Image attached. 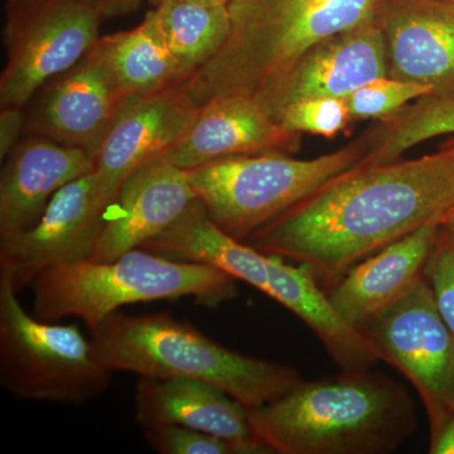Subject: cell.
I'll list each match as a JSON object with an SVG mask.
<instances>
[{
	"label": "cell",
	"mask_w": 454,
	"mask_h": 454,
	"mask_svg": "<svg viewBox=\"0 0 454 454\" xmlns=\"http://www.w3.org/2000/svg\"><path fill=\"white\" fill-rule=\"evenodd\" d=\"M387 77L454 98V7L442 0H384L378 17Z\"/></svg>",
	"instance_id": "17"
},
{
	"label": "cell",
	"mask_w": 454,
	"mask_h": 454,
	"mask_svg": "<svg viewBox=\"0 0 454 454\" xmlns=\"http://www.w3.org/2000/svg\"><path fill=\"white\" fill-rule=\"evenodd\" d=\"M452 5H453V7H454V4H452Z\"/></svg>",
	"instance_id": "35"
},
{
	"label": "cell",
	"mask_w": 454,
	"mask_h": 454,
	"mask_svg": "<svg viewBox=\"0 0 454 454\" xmlns=\"http://www.w3.org/2000/svg\"><path fill=\"white\" fill-rule=\"evenodd\" d=\"M151 2L157 4V3L162 2V0H151ZM184 2L202 3V4L229 5V3L231 2V0H184Z\"/></svg>",
	"instance_id": "32"
},
{
	"label": "cell",
	"mask_w": 454,
	"mask_h": 454,
	"mask_svg": "<svg viewBox=\"0 0 454 454\" xmlns=\"http://www.w3.org/2000/svg\"><path fill=\"white\" fill-rule=\"evenodd\" d=\"M430 95L432 90L427 86L387 76L365 83L343 98L352 121H384L402 112L418 98Z\"/></svg>",
	"instance_id": "24"
},
{
	"label": "cell",
	"mask_w": 454,
	"mask_h": 454,
	"mask_svg": "<svg viewBox=\"0 0 454 454\" xmlns=\"http://www.w3.org/2000/svg\"><path fill=\"white\" fill-rule=\"evenodd\" d=\"M429 452L432 454H454V414L441 430L430 438Z\"/></svg>",
	"instance_id": "29"
},
{
	"label": "cell",
	"mask_w": 454,
	"mask_h": 454,
	"mask_svg": "<svg viewBox=\"0 0 454 454\" xmlns=\"http://www.w3.org/2000/svg\"><path fill=\"white\" fill-rule=\"evenodd\" d=\"M186 82L130 95L95 155V172L115 201L122 182L176 145L200 112Z\"/></svg>",
	"instance_id": "14"
},
{
	"label": "cell",
	"mask_w": 454,
	"mask_h": 454,
	"mask_svg": "<svg viewBox=\"0 0 454 454\" xmlns=\"http://www.w3.org/2000/svg\"><path fill=\"white\" fill-rule=\"evenodd\" d=\"M128 97L95 43L29 101L25 136L43 137L95 157Z\"/></svg>",
	"instance_id": "12"
},
{
	"label": "cell",
	"mask_w": 454,
	"mask_h": 454,
	"mask_svg": "<svg viewBox=\"0 0 454 454\" xmlns=\"http://www.w3.org/2000/svg\"><path fill=\"white\" fill-rule=\"evenodd\" d=\"M249 409L259 441L278 454H387L417 430L408 391L393 379L351 370Z\"/></svg>",
	"instance_id": "2"
},
{
	"label": "cell",
	"mask_w": 454,
	"mask_h": 454,
	"mask_svg": "<svg viewBox=\"0 0 454 454\" xmlns=\"http://www.w3.org/2000/svg\"><path fill=\"white\" fill-rule=\"evenodd\" d=\"M113 373L74 325L29 315L0 273V384L16 399L83 405L103 395Z\"/></svg>",
	"instance_id": "8"
},
{
	"label": "cell",
	"mask_w": 454,
	"mask_h": 454,
	"mask_svg": "<svg viewBox=\"0 0 454 454\" xmlns=\"http://www.w3.org/2000/svg\"><path fill=\"white\" fill-rule=\"evenodd\" d=\"M442 219L433 220L348 269L325 292L346 325L366 334L424 278L441 235Z\"/></svg>",
	"instance_id": "15"
},
{
	"label": "cell",
	"mask_w": 454,
	"mask_h": 454,
	"mask_svg": "<svg viewBox=\"0 0 454 454\" xmlns=\"http://www.w3.org/2000/svg\"><path fill=\"white\" fill-rule=\"evenodd\" d=\"M103 12L92 0H7L0 107H26L97 43Z\"/></svg>",
	"instance_id": "9"
},
{
	"label": "cell",
	"mask_w": 454,
	"mask_h": 454,
	"mask_svg": "<svg viewBox=\"0 0 454 454\" xmlns=\"http://www.w3.org/2000/svg\"><path fill=\"white\" fill-rule=\"evenodd\" d=\"M442 2L450 3V4H454V0H442Z\"/></svg>",
	"instance_id": "33"
},
{
	"label": "cell",
	"mask_w": 454,
	"mask_h": 454,
	"mask_svg": "<svg viewBox=\"0 0 454 454\" xmlns=\"http://www.w3.org/2000/svg\"><path fill=\"white\" fill-rule=\"evenodd\" d=\"M89 333L95 356L112 372L210 382L247 408L273 402L303 380L294 367L232 351L168 312L116 310Z\"/></svg>",
	"instance_id": "3"
},
{
	"label": "cell",
	"mask_w": 454,
	"mask_h": 454,
	"mask_svg": "<svg viewBox=\"0 0 454 454\" xmlns=\"http://www.w3.org/2000/svg\"><path fill=\"white\" fill-rule=\"evenodd\" d=\"M142 247L166 258L211 265L264 293L309 325L345 372L369 370L380 361L365 334L352 330L337 315L309 268L293 267L280 256L227 235L200 199Z\"/></svg>",
	"instance_id": "5"
},
{
	"label": "cell",
	"mask_w": 454,
	"mask_h": 454,
	"mask_svg": "<svg viewBox=\"0 0 454 454\" xmlns=\"http://www.w3.org/2000/svg\"><path fill=\"white\" fill-rule=\"evenodd\" d=\"M197 199L186 170L157 160L140 167L122 182L90 259L110 262L142 247Z\"/></svg>",
	"instance_id": "18"
},
{
	"label": "cell",
	"mask_w": 454,
	"mask_h": 454,
	"mask_svg": "<svg viewBox=\"0 0 454 454\" xmlns=\"http://www.w3.org/2000/svg\"><path fill=\"white\" fill-rule=\"evenodd\" d=\"M426 280L439 313L454 334V247L442 230L427 265Z\"/></svg>",
	"instance_id": "27"
},
{
	"label": "cell",
	"mask_w": 454,
	"mask_h": 454,
	"mask_svg": "<svg viewBox=\"0 0 454 454\" xmlns=\"http://www.w3.org/2000/svg\"><path fill=\"white\" fill-rule=\"evenodd\" d=\"M145 441L160 454H238L226 441L201 430L176 424L142 428Z\"/></svg>",
	"instance_id": "26"
},
{
	"label": "cell",
	"mask_w": 454,
	"mask_h": 454,
	"mask_svg": "<svg viewBox=\"0 0 454 454\" xmlns=\"http://www.w3.org/2000/svg\"><path fill=\"white\" fill-rule=\"evenodd\" d=\"M384 0H231L223 49L188 80L200 106L223 94L255 95L303 53L378 20Z\"/></svg>",
	"instance_id": "4"
},
{
	"label": "cell",
	"mask_w": 454,
	"mask_h": 454,
	"mask_svg": "<svg viewBox=\"0 0 454 454\" xmlns=\"http://www.w3.org/2000/svg\"><path fill=\"white\" fill-rule=\"evenodd\" d=\"M442 234L446 236L448 241L454 247V206L444 216L442 223Z\"/></svg>",
	"instance_id": "31"
},
{
	"label": "cell",
	"mask_w": 454,
	"mask_h": 454,
	"mask_svg": "<svg viewBox=\"0 0 454 454\" xmlns=\"http://www.w3.org/2000/svg\"><path fill=\"white\" fill-rule=\"evenodd\" d=\"M148 13L170 53L190 77L219 53L231 31L227 5L162 0Z\"/></svg>",
	"instance_id": "22"
},
{
	"label": "cell",
	"mask_w": 454,
	"mask_h": 454,
	"mask_svg": "<svg viewBox=\"0 0 454 454\" xmlns=\"http://www.w3.org/2000/svg\"><path fill=\"white\" fill-rule=\"evenodd\" d=\"M300 143L253 95L223 94L202 104L187 133L154 160L188 170L238 155L291 154Z\"/></svg>",
	"instance_id": "16"
},
{
	"label": "cell",
	"mask_w": 454,
	"mask_h": 454,
	"mask_svg": "<svg viewBox=\"0 0 454 454\" xmlns=\"http://www.w3.org/2000/svg\"><path fill=\"white\" fill-rule=\"evenodd\" d=\"M134 411L140 428L176 424L223 439L238 454L271 453L254 433L247 406L210 382L139 378Z\"/></svg>",
	"instance_id": "19"
},
{
	"label": "cell",
	"mask_w": 454,
	"mask_h": 454,
	"mask_svg": "<svg viewBox=\"0 0 454 454\" xmlns=\"http://www.w3.org/2000/svg\"><path fill=\"white\" fill-rule=\"evenodd\" d=\"M26 107L5 106L0 110V158L4 160L25 137Z\"/></svg>",
	"instance_id": "28"
},
{
	"label": "cell",
	"mask_w": 454,
	"mask_h": 454,
	"mask_svg": "<svg viewBox=\"0 0 454 454\" xmlns=\"http://www.w3.org/2000/svg\"><path fill=\"white\" fill-rule=\"evenodd\" d=\"M113 202L95 170L66 184L35 225L0 241V273L20 293L44 269L91 258Z\"/></svg>",
	"instance_id": "11"
},
{
	"label": "cell",
	"mask_w": 454,
	"mask_h": 454,
	"mask_svg": "<svg viewBox=\"0 0 454 454\" xmlns=\"http://www.w3.org/2000/svg\"><path fill=\"white\" fill-rule=\"evenodd\" d=\"M357 138L313 160L289 154L238 155L186 170L211 220L239 241L282 216L328 182L363 164Z\"/></svg>",
	"instance_id": "7"
},
{
	"label": "cell",
	"mask_w": 454,
	"mask_h": 454,
	"mask_svg": "<svg viewBox=\"0 0 454 454\" xmlns=\"http://www.w3.org/2000/svg\"><path fill=\"white\" fill-rule=\"evenodd\" d=\"M379 121L361 137L366 145L363 166L395 162L427 140L454 134V98H420Z\"/></svg>",
	"instance_id": "23"
},
{
	"label": "cell",
	"mask_w": 454,
	"mask_h": 454,
	"mask_svg": "<svg viewBox=\"0 0 454 454\" xmlns=\"http://www.w3.org/2000/svg\"><path fill=\"white\" fill-rule=\"evenodd\" d=\"M238 280L202 262L166 258L138 247L110 262L86 259L44 269L33 280V316L67 317L94 327L128 304L193 298L215 309L239 295Z\"/></svg>",
	"instance_id": "6"
},
{
	"label": "cell",
	"mask_w": 454,
	"mask_h": 454,
	"mask_svg": "<svg viewBox=\"0 0 454 454\" xmlns=\"http://www.w3.org/2000/svg\"><path fill=\"white\" fill-rule=\"evenodd\" d=\"M106 18L124 16L139 7L140 0H92Z\"/></svg>",
	"instance_id": "30"
},
{
	"label": "cell",
	"mask_w": 454,
	"mask_h": 454,
	"mask_svg": "<svg viewBox=\"0 0 454 454\" xmlns=\"http://www.w3.org/2000/svg\"><path fill=\"white\" fill-rule=\"evenodd\" d=\"M452 148L454 149V146H452Z\"/></svg>",
	"instance_id": "34"
},
{
	"label": "cell",
	"mask_w": 454,
	"mask_h": 454,
	"mask_svg": "<svg viewBox=\"0 0 454 454\" xmlns=\"http://www.w3.org/2000/svg\"><path fill=\"white\" fill-rule=\"evenodd\" d=\"M379 360L396 367L422 397L430 438L454 414V334L426 278L365 334Z\"/></svg>",
	"instance_id": "10"
},
{
	"label": "cell",
	"mask_w": 454,
	"mask_h": 454,
	"mask_svg": "<svg viewBox=\"0 0 454 454\" xmlns=\"http://www.w3.org/2000/svg\"><path fill=\"white\" fill-rule=\"evenodd\" d=\"M276 121L294 133L333 138L352 121L342 98H312L297 101L278 114Z\"/></svg>",
	"instance_id": "25"
},
{
	"label": "cell",
	"mask_w": 454,
	"mask_h": 454,
	"mask_svg": "<svg viewBox=\"0 0 454 454\" xmlns=\"http://www.w3.org/2000/svg\"><path fill=\"white\" fill-rule=\"evenodd\" d=\"M454 206V149L360 166L328 182L244 243L333 284L372 254Z\"/></svg>",
	"instance_id": "1"
},
{
	"label": "cell",
	"mask_w": 454,
	"mask_h": 454,
	"mask_svg": "<svg viewBox=\"0 0 454 454\" xmlns=\"http://www.w3.org/2000/svg\"><path fill=\"white\" fill-rule=\"evenodd\" d=\"M2 162L0 241L31 229L62 187L97 167L83 149L38 136L23 137Z\"/></svg>",
	"instance_id": "20"
},
{
	"label": "cell",
	"mask_w": 454,
	"mask_h": 454,
	"mask_svg": "<svg viewBox=\"0 0 454 454\" xmlns=\"http://www.w3.org/2000/svg\"><path fill=\"white\" fill-rule=\"evenodd\" d=\"M387 76L384 33L375 20L316 44L253 97L276 119L297 101L343 98L365 83Z\"/></svg>",
	"instance_id": "13"
},
{
	"label": "cell",
	"mask_w": 454,
	"mask_h": 454,
	"mask_svg": "<svg viewBox=\"0 0 454 454\" xmlns=\"http://www.w3.org/2000/svg\"><path fill=\"white\" fill-rule=\"evenodd\" d=\"M97 47L129 97L160 91L190 79L160 38L149 13L134 28L98 38Z\"/></svg>",
	"instance_id": "21"
}]
</instances>
